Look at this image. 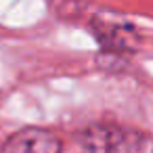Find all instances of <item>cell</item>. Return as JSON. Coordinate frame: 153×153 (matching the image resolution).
<instances>
[{
  "instance_id": "cell-2",
  "label": "cell",
  "mask_w": 153,
  "mask_h": 153,
  "mask_svg": "<svg viewBox=\"0 0 153 153\" xmlns=\"http://www.w3.org/2000/svg\"><path fill=\"white\" fill-rule=\"evenodd\" d=\"M101 138L105 153H153V138L138 132L107 128Z\"/></svg>"
},
{
  "instance_id": "cell-3",
  "label": "cell",
  "mask_w": 153,
  "mask_h": 153,
  "mask_svg": "<svg viewBox=\"0 0 153 153\" xmlns=\"http://www.w3.org/2000/svg\"><path fill=\"white\" fill-rule=\"evenodd\" d=\"M97 38L103 44V48L109 53H124V51L134 53V48L138 44L136 32L126 25H105L103 30L97 32Z\"/></svg>"
},
{
  "instance_id": "cell-1",
  "label": "cell",
  "mask_w": 153,
  "mask_h": 153,
  "mask_svg": "<svg viewBox=\"0 0 153 153\" xmlns=\"http://www.w3.org/2000/svg\"><path fill=\"white\" fill-rule=\"evenodd\" d=\"M63 140L44 128H25L15 132L0 149V153H61Z\"/></svg>"
}]
</instances>
